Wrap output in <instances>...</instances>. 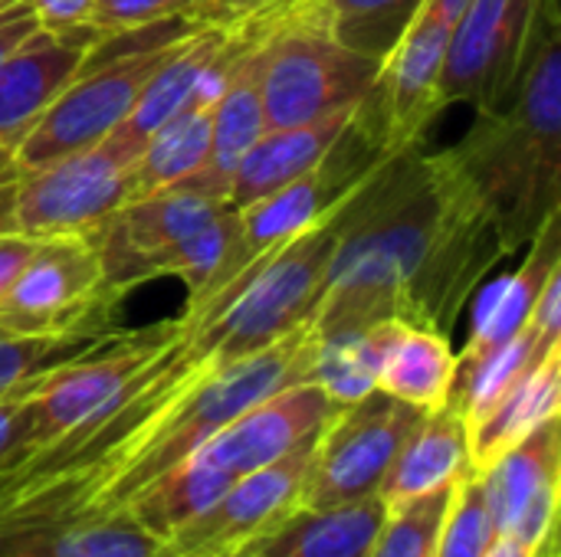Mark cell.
Masks as SVG:
<instances>
[{
    "label": "cell",
    "instance_id": "cell-1",
    "mask_svg": "<svg viewBox=\"0 0 561 557\" xmlns=\"http://www.w3.org/2000/svg\"><path fill=\"white\" fill-rule=\"evenodd\" d=\"M329 220L335 246L309 315L319 338L391 318L447 335L510 256L496 220L444 151L385 158Z\"/></svg>",
    "mask_w": 561,
    "mask_h": 557
},
{
    "label": "cell",
    "instance_id": "cell-2",
    "mask_svg": "<svg viewBox=\"0 0 561 557\" xmlns=\"http://www.w3.org/2000/svg\"><path fill=\"white\" fill-rule=\"evenodd\" d=\"M559 36V0H539L516 85L444 151L496 220L510 256L561 207Z\"/></svg>",
    "mask_w": 561,
    "mask_h": 557
},
{
    "label": "cell",
    "instance_id": "cell-3",
    "mask_svg": "<svg viewBox=\"0 0 561 557\" xmlns=\"http://www.w3.org/2000/svg\"><path fill=\"white\" fill-rule=\"evenodd\" d=\"M263 43L260 95L266 128L302 125L335 108L358 105L381 72V59L342 46L325 20L302 0L273 7Z\"/></svg>",
    "mask_w": 561,
    "mask_h": 557
},
{
    "label": "cell",
    "instance_id": "cell-4",
    "mask_svg": "<svg viewBox=\"0 0 561 557\" xmlns=\"http://www.w3.org/2000/svg\"><path fill=\"white\" fill-rule=\"evenodd\" d=\"M85 233L36 240V250L0 302V328L20 335H108L115 299Z\"/></svg>",
    "mask_w": 561,
    "mask_h": 557
},
{
    "label": "cell",
    "instance_id": "cell-5",
    "mask_svg": "<svg viewBox=\"0 0 561 557\" xmlns=\"http://www.w3.org/2000/svg\"><path fill=\"white\" fill-rule=\"evenodd\" d=\"M138 151L118 138L62 154L13 181V230L26 236L85 233L135 197Z\"/></svg>",
    "mask_w": 561,
    "mask_h": 557
},
{
    "label": "cell",
    "instance_id": "cell-6",
    "mask_svg": "<svg viewBox=\"0 0 561 557\" xmlns=\"http://www.w3.org/2000/svg\"><path fill=\"white\" fill-rule=\"evenodd\" d=\"M424 410L371 391L342 404L322 427L302 489V509H325L378 496L401 443Z\"/></svg>",
    "mask_w": 561,
    "mask_h": 557
},
{
    "label": "cell",
    "instance_id": "cell-7",
    "mask_svg": "<svg viewBox=\"0 0 561 557\" xmlns=\"http://www.w3.org/2000/svg\"><path fill=\"white\" fill-rule=\"evenodd\" d=\"M181 39L158 46V49L128 53V56L82 66L79 76L49 102V108L36 118V125L13 148L20 174L39 164H49L62 154H72L79 148L105 141L128 118L141 89L161 69V62L174 53Z\"/></svg>",
    "mask_w": 561,
    "mask_h": 557
},
{
    "label": "cell",
    "instance_id": "cell-8",
    "mask_svg": "<svg viewBox=\"0 0 561 557\" xmlns=\"http://www.w3.org/2000/svg\"><path fill=\"white\" fill-rule=\"evenodd\" d=\"M181 328H184V322L174 318V322H161V325H151L141 332H118V335L105 338L95 351L43 374V381L36 384L33 401H30L26 437L13 453L36 450V446L82 427L85 420L99 417L102 410H108L122 397L128 381L168 341H174Z\"/></svg>",
    "mask_w": 561,
    "mask_h": 557
},
{
    "label": "cell",
    "instance_id": "cell-9",
    "mask_svg": "<svg viewBox=\"0 0 561 557\" xmlns=\"http://www.w3.org/2000/svg\"><path fill=\"white\" fill-rule=\"evenodd\" d=\"M454 23L427 0L381 62L378 79L355 105V118L388 154L421 148L431 121L440 115V72Z\"/></svg>",
    "mask_w": 561,
    "mask_h": 557
},
{
    "label": "cell",
    "instance_id": "cell-10",
    "mask_svg": "<svg viewBox=\"0 0 561 557\" xmlns=\"http://www.w3.org/2000/svg\"><path fill=\"white\" fill-rule=\"evenodd\" d=\"M385 158H391V154L352 115L348 125L332 141V148L306 174L293 177L289 184L276 187L273 194H266L240 210L243 256L256 259V256L270 253L273 246H283L293 236L306 233L309 227L322 223L335 207H342L365 184V177Z\"/></svg>",
    "mask_w": 561,
    "mask_h": 557
},
{
    "label": "cell",
    "instance_id": "cell-11",
    "mask_svg": "<svg viewBox=\"0 0 561 557\" xmlns=\"http://www.w3.org/2000/svg\"><path fill=\"white\" fill-rule=\"evenodd\" d=\"M316 440L319 430L286 456L240 476L204 515L164 542L171 557H250L273 529L302 509Z\"/></svg>",
    "mask_w": 561,
    "mask_h": 557
},
{
    "label": "cell",
    "instance_id": "cell-12",
    "mask_svg": "<svg viewBox=\"0 0 561 557\" xmlns=\"http://www.w3.org/2000/svg\"><path fill=\"white\" fill-rule=\"evenodd\" d=\"M539 0H470L457 16L440 72V102L496 108L516 85Z\"/></svg>",
    "mask_w": 561,
    "mask_h": 557
},
{
    "label": "cell",
    "instance_id": "cell-13",
    "mask_svg": "<svg viewBox=\"0 0 561 557\" xmlns=\"http://www.w3.org/2000/svg\"><path fill=\"white\" fill-rule=\"evenodd\" d=\"M477 473L486 489L496 535L526 545L533 555H559V417L536 427L526 440Z\"/></svg>",
    "mask_w": 561,
    "mask_h": 557
},
{
    "label": "cell",
    "instance_id": "cell-14",
    "mask_svg": "<svg viewBox=\"0 0 561 557\" xmlns=\"http://www.w3.org/2000/svg\"><path fill=\"white\" fill-rule=\"evenodd\" d=\"M224 207L227 200L164 187L128 200L108 220L85 230V236L99 253L105 282L128 292L145 279H154L161 256L174 250L184 236L210 223Z\"/></svg>",
    "mask_w": 561,
    "mask_h": 557
},
{
    "label": "cell",
    "instance_id": "cell-15",
    "mask_svg": "<svg viewBox=\"0 0 561 557\" xmlns=\"http://www.w3.org/2000/svg\"><path fill=\"white\" fill-rule=\"evenodd\" d=\"M342 404H335L319 384L302 381L253 404L224 430H217L194 453L217 466L224 476L240 479L299 446L312 437Z\"/></svg>",
    "mask_w": 561,
    "mask_h": 557
},
{
    "label": "cell",
    "instance_id": "cell-16",
    "mask_svg": "<svg viewBox=\"0 0 561 557\" xmlns=\"http://www.w3.org/2000/svg\"><path fill=\"white\" fill-rule=\"evenodd\" d=\"M102 33L92 23L53 33L36 30L0 59V144L16 148L49 102L79 76L85 53Z\"/></svg>",
    "mask_w": 561,
    "mask_h": 557
},
{
    "label": "cell",
    "instance_id": "cell-17",
    "mask_svg": "<svg viewBox=\"0 0 561 557\" xmlns=\"http://www.w3.org/2000/svg\"><path fill=\"white\" fill-rule=\"evenodd\" d=\"M470 469L473 456L467 417L454 404H444L440 410L424 414L421 423L408 433L378 489V499L385 509H398L411 499L454 486Z\"/></svg>",
    "mask_w": 561,
    "mask_h": 557
},
{
    "label": "cell",
    "instance_id": "cell-18",
    "mask_svg": "<svg viewBox=\"0 0 561 557\" xmlns=\"http://www.w3.org/2000/svg\"><path fill=\"white\" fill-rule=\"evenodd\" d=\"M533 253L526 256V263L513 272L496 279L493 286H486L473 305V322H470V338L467 348L457 355V371H467L470 364H477L486 351L500 348L503 341H510L519 328L529 325L533 305L549 279L552 269H559V213L549 217L539 233L529 240ZM454 371V374H457Z\"/></svg>",
    "mask_w": 561,
    "mask_h": 557
},
{
    "label": "cell",
    "instance_id": "cell-19",
    "mask_svg": "<svg viewBox=\"0 0 561 557\" xmlns=\"http://www.w3.org/2000/svg\"><path fill=\"white\" fill-rule=\"evenodd\" d=\"M352 115H355V105H345L302 125L266 128L263 138L240 158L230 177L227 204L233 210H243L253 200L289 184L293 177L306 174L332 148V141L339 138V131L348 125Z\"/></svg>",
    "mask_w": 561,
    "mask_h": 557
},
{
    "label": "cell",
    "instance_id": "cell-20",
    "mask_svg": "<svg viewBox=\"0 0 561 557\" xmlns=\"http://www.w3.org/2000/svg\"><path fill=\"white\" fill-rule=\"evenodd\" d=\"M561 404V341L552 345L526 374L513 381V387L470 427V456L473 469H486L510 446L526 440L536 427L559 417Z\"/></svg>",
    "mask_w": 561,
    "mask_h": 557
},
{
    "label": "cell",
    "instance_id": "cell-21",
    "mask_svg": "<svg viewBox=\"0 0 561 557\" xmlns=\"http://www.w3.org/2000/svg\"><path fill=\"white\" fill-rule=\"evenodd\" d=\"M0 557H171V552L122 515L0 525Z\"/></svg>",
    "mask_w": 561,
    "mask_h": 557
},
{
    "label": "cell",
    "instance_id": "cell-22",
    "mask_svg": "<svg viewBox=\"0 0 561 557\" xmlns=\"http://www.w3.org/2000/svg\"><path fill=\"white\" fill-rule=\"evenodd\" d=\"M388 509L378 496L299 509L273 529L250 557H368Z\"/></svg>",
    "mask_w": 561,
    "mask_h": 557
},
{
    "label": "cell",
    "instance_id": "cell-23",
    "mask_svg": "<svg viewBox=\"0 0 561 557\" xmlns=\"http://www.w3.org/2000/svg\"><path fill=\"white\" fill-rule=\"evenodd\" d=\"M224 36H227V26H201V30L187 33L174 46V53L161 62V69L148 79V85L141 89L128 118L112 131V138H118L122 144H128L141 154L145 141L164 121H171L174 115H181L184 108L194 105L204 69L210 66Z\"/></svg>",
    "mask_w": 561,
    "mask_h": 557
},
{
    "label": "cell",
    "instance_id": "cell-24",
    "mask_svg": "<svg viewBox=\"0 0 561 557\" xmlns=\"http://www.w3.org/2000/svg\"><path fill=\"white\" fill-rule=\"evenodd\" d=\"M454 371H457V355L447 335L408 325L391 345L375 391H385L388 397L431 414L450 404Z\"/></svg>",
    "mask_w": 561,
    "mask_h": 557
},
{
    "label": "cell",
    "instance_id": "cell-25",
    "mask_svg": "<svg viewBox=\"0 0 561 557\" xmlns=\"http://www.w3.org/2000/svg\"><path fill=\"white\" fill-rule=\"evenodd\" d=\"M404 328H408L404 322L391 318V322H375L365 328L319 338L309 381L319 384L335 404H352L371 394L378 384L381 364Z\"/></svg>",
    "mask_w": 561,
    "mask_h": 557
},
{
    "label": "cell",
    "instance_id": "cell-26",
    "mask_svg": "<svg viewBox=\"0 0 561 557\" xmlns=\"http://www.w3.org/2000/svg\"><path fill=\"white\" fill-rule=\"evenodd\" d=\"M210 154V108L191 105L164 121L135 158V197L164 190L197 167ZM131 197V200H135Z\"/></svg>",
    "mask_w": 561,
    "mask_h": 557
},
{
    "label": "cell",
    "instance_id": "cell-27",
    "mask_svg": "<svg viewBox=\"0 0 561 557\" xmlns=\"http://www.w3.org/2000/svg\"><path fill=\"white\" fill-rule=\"evenodd\" d=\"M316 10L332 36L371 59H388L424 0H302Z\"/></svg>",
    "mask_w": 561,
    "mask_h": 557
},
{
    "label": "cell",
    "instance_id": "cell-28",
    "mask_svg": "<svg viewBox=\"0 0 561 557\" xmlns=\"http://www.w3.org/2000/svg\"><path fill=\"white\" fill-rule=\"evenodd\" d=\"M108 335H20L0 328V397L13 394L46 371L95 351Z\"/></svg>",
    "mask_w": 561,
    "mask_h": 557
},
{
    "label": "cell",
    "instance_id": "cell-29",
    "mask_svg": "<svg viewBox=\"0 0 561 557\" xmlns=\"http://www.w3.org/2000/svg\"><path fill=\"white\" fill-rule=\"evenodd\" d=\"M496 522L486 502V489L477 469L460 476L450 489V502L440 525L437 557H486L496 545Z\"/></svg>",
    "mask_w": 561,
    "mask_h": 557
},
{
    "label": "cell",
    "instance_id": "cell-30",
    "mask_svg": "<svg viewBox=\"0 0 561 557\" xmlns=\"http://www.w3.org/2000/svg\"><path fill=\"white\" fill-rule=\"evenodd\" d=\"M450 489L454 486L411 499L398 509H388L368 557H437Z\"/></svg>",
    "mask_w": 561,
    "mask_h": 557
},
{
    "label": "cell",
    "instance_id": "cell-31",
    "mask_svg": "<svg viewBox=\"0 0 561 557\" xmlns=\"http://www.w3.org/2000/svg\"><path fill=\"white\" fill-rule=\"evenodd\" d=\"M201 3L204 0H95L89 23L99 33H118L168 16H197Z\"/></svg>",
    "mask_w": 561,
    "mask_h": 557
},
{
    "label": "cell",
    "instance_id": "cell-32",
    "mask_svg": "<svg viewBox=\"0 0 561 557\" xmlns=\"http://www.w3.org/2000/svg\"><path fill=\"white\" fill-rule=\"evenodd\" d=\"M39 381H33V384H26V387H20L13 394H3L0 397V456L13 453L23 443L26 427H30V401H33V391H36Z\"/></svg>",
    "mask_w": 561,
    "mask_h": 557
},
{
    "label": "cell",
    "instance_id": "cell-33",
    "mask_svg": "<svg viewBox=\"0 0 561 557\" xmlns=\"http://www.w3.org/2000/svg\"><path fill=\"white\" fill-rule=\"evenodd\" d=\"M23 3L39 20V26L53 33L89 23V13L95 7V0H23Z\"/></svg>",
    "mask_w": 561,
    "mask_h": 557
},
{
    "label": "cell",
    "instance_id": "cell-34",
    "mask_svg": "<svg viewBox=\"0 0 561 557\" xmlns=\"http://www.w3.org/2000/svg\"><path fill=\"white\" fill-rule=\"evenodd\" d=\"M279 3H289V0H204L197 10V20L207 26H237Z\"/></svg>",
    "mask_w": 561,
    "mask_h": 557
},
{
    "label": "cell",
    "instance_id": "cell-35",
    "mask_svg": "<svg viewBox=\"0 0 561 557\" xmlns=\"http://www.w3.org/2000/svg\"><path fill=\"white\" fill-rule=\"evenodd\" d=\"M33 250H36V236H26V233H0V302L13 289V282L23 272V266L30 263Z\"/></svg>",
    "mask_w": 561,
    "mask_h": 557
},
{
    "label": "cell",
    "instance_id": "cell-36",
    "mask_svg": "<svg viewBox=\"0 0 561 557\" xmlns=\"http://www.w3.org/2000/svg\"><path fill=\"white\" fill-rule=\"evenodd\" d=\"M36 30H39V20L30 13V7L23 0H13L7 7H0V59L7 53H13Z\"/></svg>",
    "mask_w": 561,
    "mask_h": 557
},
{
    "label": "cell",
    "instance_id": "cell-37",
    "mask_svg": "<svg viewBox=\"0 0 561 557\" xmlns=\"http://www.w3.org/2000/svg\"><path fill=\"white\" fill-rule=\"evenodd\" d=\"M529 322H533L542 335L561 338V266L549 272V279H546V286H542V292H539V299H536V305H533Z\"/></svg>",
    "mask_w": 561,
    "mask_h": 557
},
{
    "label": "cell",
    "instance_id": "cell-38",
    "mask_svg": "<svg viewBox=\"0 0 561 557\" xmlns=\"http://www.w3.org/2000/svg\"><path fill=\"white\" fill-rule=\"evenodd\" d=\"M16 177H20V167H16L13 148L10 144H0V187L3 184H13Z\"/></svg>",
    "mask_w": 561,
    "mask_h": 557
},
{
    "label": "cell",
    "instance_id": "cell-39",
    "mask_svg": "<svg viewBox=\"0 0 561 557\" xmlns=\"http://www.w3.org/2000/svg\"><path fill=\"white\" fill-rule=\"evenodd\" d=\"M427 3H431V7H434L437 13H444V16H447L450 23H457V16L463 13V7H467L470 0H427Z\"/></svg>",
    "mask_w": 561,
    "mask_h": 557
},
{
    "label": "cell",
    "instance_id": "cell-40",
    "mask_svg": "<svg viewBox=\"0 0 561 557\" xmlns=\"http://www.w3.org/2000/svg\"><path fill=\"white\" fill-rule=\"evenodd\" d=\"M7 3H13V0H0V7H7Z\"/></svg>",
    "mask_w": 561,
    "mask_h": 557
}]
</instances>
